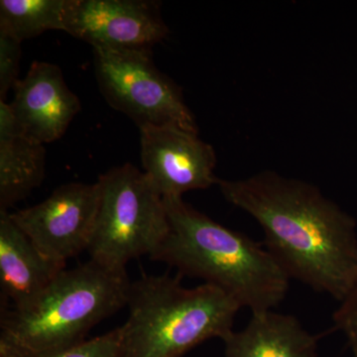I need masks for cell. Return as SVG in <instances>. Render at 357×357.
<instances>
[{
  "instance_id": "cell-18",
  "label": "cell",
  "mask_w": 357,
  "mask_h": 357,
  "mask_svg": "<svg viewBox=\"0 0 357 357\" xmlns=\"http://www.w3.org/2000/svg\"><path fill=\"white\" fill-rule=\"evenodd\" d=\"M0 357H9V356H6V354H0Z\"/></svg>"
},
{
  "instance_id": "cell-11",
  "label": "cell",
  "mask_w": 357,
  "mask_h": 357,
  "mask_svg": "<svg viewBox=\"0 0 357 357\" xmlns=\"http://www.w3.org/2000/svg\"><path fill=\"white\" fill-rule=\"evenodd\" d=\"M64 269L40 252L8 211H0L1 310L31 302Z\"/></svg>"
},
{
  "instance_id": "cell-5",
  "label": "cell",
  "mask_w": 357,
  "mask_h": 357,
  "mask_svg": "<svg viewBox=\"0 0 357 357\" xmlns=\"http://www.w3.org/2000/svg\"><path fill=\"white\" fill-rule=\"evenodd\" d=\"M98 184L100 202L86 249L91 260L126 270L130 260L151 258L170 229L163 198L131 164L102 174Z\"/></svg>"
},
{
  "instance_id": "cell-9",
  "label": "cell",
  "mask_w": 357,
  "mask_h": 357,
  "mask_svg": "<svg viewBox=\"0 0 357 357\" xmlns=\"http://www.w3.org/2000/svg\"><path fill=\"white\" fill-rule=\"evenodd\" d=\"M143 173L163 199L217 185V157L198 132L176 126L139 128Z\"/></svg>"
},
{
  "instance_id": "cell-1",
  "label": "cell",
  "mask_w": 357,
  "mask_h": 357,
  "mask_svg": "<svg viewBox=\"0 0 357 357\" xmlns=\"http://www.w3.org/2000/svg\"><path fill=\"white\" fill-rule=\"evenodd\" d=\"M222 196L255 218L290 279L342 301L357 278L356 222L316 185L264 171L220 180Z\"/></svg>"
},
{
  "instance_id": "cell-4",
  "label": "cell",
  "mask_w": 357,
  "mask_h": 357,
  "mask_svg": "<svg viewBox=\"0 0 357 357\" xmlns=\"http://www.w3.org/2000/svg\"><path fill=\"white\" fill-rule=\"evenodd\" d=\"M122 357H182L211 338L234 330L238 303L222 289L185 288L180 277L142 276L129 285Z\"/></svg>"
},
{
  "instance_id": "cell-7",
  "label": "cell",
  "mask_w": 357,
  "mask_h": 357,
  "mask_svg": "<svg viewBox=\"0 0 357 357\" xmlns=\"http://www.w3.org/2000/svg\"><path fill=\"white\" fill-rule=\"evenodd\" d=\"M98 202V182L70 183L36 206L10 215L45 257L66 266L70 258L88 249Z\"/></svg>"
},
{
  "instance_id": "cell-13",
  "label": "cell",
  "mask_w": 357,
  "mask_h": 357,
  "mask_svg": "<svg viewBox=\"0 0 357 357\" xmlns=\"http://www.w3.org/2000/svg\"><path fill=\"white\" fill-rule=\"evenodd\" d=\"M46 149L23 135L20 128L0 130V211L29 196L42 184Z\"/></svg>"
},
{
  "instance_id": "cell-12",
  "label": "cell",
  "mask_w": 357,
  "mask_h": 357,
  "mask_svg": "<svg viewBox=\"0 0 357 357\" xmlns=\"http://www.w3.org/2000/svg\"><path fill=\"white\" fill-rule=\"evenodd\" d=\"M225 357H317L318 337L299 319L273 311L252 314L241 332L223 340Z\"/></svg>"
},
{
  "instance_id": "cell-16",
  "label": "cell",
  "mask_w": 357,
  "mask_h": 357,
  "mask_svg": "<svg viewBox=\"0 0 357 357\" xmlns=\"http://www.w3.org/2000/svg\"><path fill=\"white\" fill-rule=\"evenodd\" d=\"M21 43L15 37L0 30V100H6L7 93L20 81Z\"/></svg>"
},
{
  "instance_id": "cell-3",
  "label": "cell",
  "mask_w": 357,
  "mask_h": 357,
  "mask_svg": "<svg viewBox=\"0 0 357 357\" xmlns=\"http://www.w3.org/2000/svg\"><path fill=\"white\" fill-rule=\"evenodd\" d=\"M130 283L126 270L91 259L63 270L31 302L1 310L0 349L42 354L81 344L93 326L126 307Z\"/></svg>"
},
{
  "instance_id": "cell-6",
  "label": "cell",
  "mask_w": 357,
  "mask_h": 357,
  "mask_svg": "<svg viewBox=\"0 0 357 357\" xmlns=\"http://www.w3.org/2000/svg\"><path fill=\"white\" fill-rule=\"evenodd\" d=\"M98 88L138 128L176 126L198 132L180 88L155 66L150 49H93Z\"/></svg>"
},
{
  "instance_id": "cell-8",
  "label": "cell",
  "mask_w": 357,
  "mask_h": 357,
  "mask_svg": "<svg viewBox=\"0 0 357 357\" xmlns=\"http://www.w3.org/2000/svg\"><path fill=\"white\" fill-rule=\"evenodd\" d=\"M64 31L93 49H150L168 36L159 4L148 0H68Z\"/></svg>"
},
{
  "instance_id": "cell-14",
  "label": "cell",
  "mask_w": 357,
  "mask_h": 357,
  "mask_svg": "<svg viewBox=\"0 0 357 357\" xmlns=\"http://www.w3.org/2000/svg\"><path fill=\"white\" fill-rule=\"evenodd\" d=\"M68 0H1L0 30L20 42L50 30L64 31Z\"/></svg>"
},
{
  "instance_id": "cell-2",
  "label": "cell",
  "mask_w": 357,
  "mask_h": 357,
  "mask_svg": "<svg viewBox=\"0 0 357 357\" xmlns=\"http://www.w3.org/2000/svg\"><path fill=\"white\" fill-rule=\"evenodd\" d=\"M163 201L170 229L151 259L222 289L252 314L273 311L285 299L290 277L266 248L182 198Z\"/></svg>"
},
{
  "instance_id": "cell-10",
  "label": "cell",
  "mask_w": 357,
  "mask_h": 357,
  "mask_svg": "<svg viewBox=\"0 0 357 357\" xmlns=\"http://www.w3.org/2000/svg\"><path fill=\"white\" fill-rule=\"evenodd\" d=\"M14 91L11 109L21 132L47 144L60 139L82 109L58 66L35 61Z\"/></svg>"
},
{
  "instance_id": "cell-15",
  "label": "cell",
  "mask_w": 357,
  "mask_h": 357,
  "mask_svg": "<svg viewBox=\"0 0 357 357\" xmlns=\"http://www.w3.org/2000/svg\"><path fill=\"white\" fill-rule=\"evenodd\" d=\"M0 354L9 357H122V328L61 351L30 354L0 349Z\"/></svg>"
},
{
  "instance_id": "cell-17",
  "label": "cell",
  "mask_w": 357,
  "mask_h": 357,
  "mask_svg": "<svg viewBox=\"0 0 357 357\" xmlns=\"http://www.w3.org/2000/svg\"><path fill=\"white\" fill-rule=\"evenodd\" d=\"M333 314V325L347 337L352 356L357 357V278Z\"/></svg>"
}]
</instances>
